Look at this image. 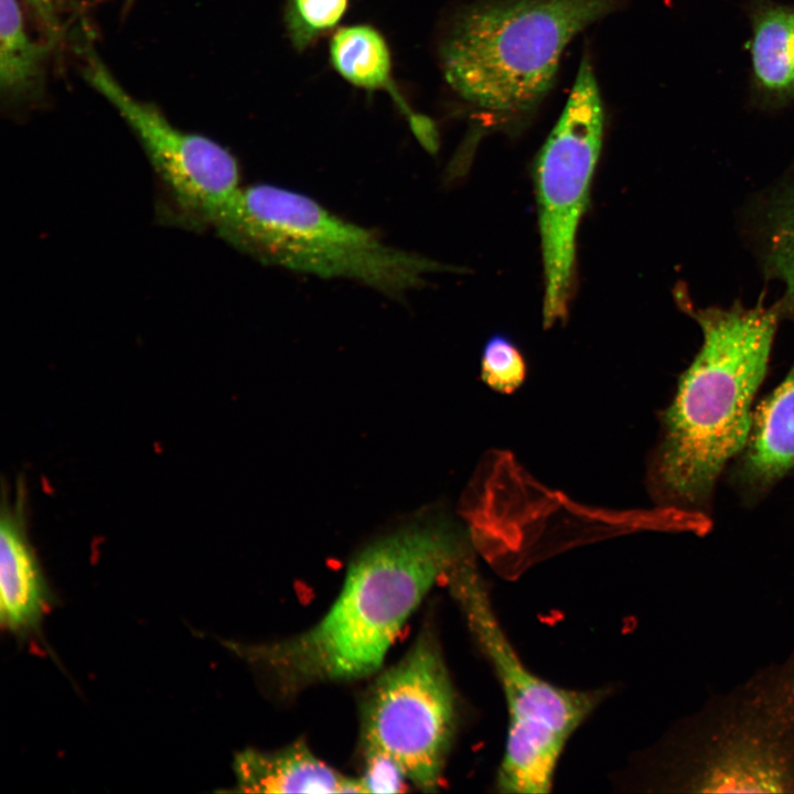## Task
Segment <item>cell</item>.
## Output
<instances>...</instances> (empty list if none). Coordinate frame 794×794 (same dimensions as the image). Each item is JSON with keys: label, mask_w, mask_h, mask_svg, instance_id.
<instances>
[{"label": "cell", "mask_w": 794, "mask_h": 794, "mask_svg": "<svg viewBox=\"0 0 794 794\" xmlns=\"http://www.w3.org/2000/svg\"><path fill=\"white\" fill-rule=\"evenodd\" d=\"M471 555L466 535L453 522L423 517L363 549L331 608L307 631L273 642L225 644L282 695L368 676L433 584Z\"/></svg>", "instance_id": "obj_1"}, {"label": "cell", "mask_w": 794, "mask_h": 794, "mask_svg": "<svg viewBox=\"0 0 794 794\" xmlns=\"http://www.w3.org/2000/svg\"><path fill=\"white\" fill-rule=\"evenodd\" d=\"M679 307L696 321L702 343L662 415V439L650 482L662 503L704 515L719 476L748 441L752 404L765 376L781 319L761 297L748 307L696 305L684 290Z\"/></svg>", "instance_id": "obj_2"}, {"label": "cell", "mask_w": 794, "mask_h": 794, "mask_svg": "<svg viewBox=\"0 0 794 794\" xmlns=\"http://www.w3.org/2000/svg\"><path fill=\"white\" fill-rule=\"evenodd\" d=\"M626 0H482L459 10L438 44L451 90L502 117L533 110L568 43Z\"/></svg>", "instance_id": "obj_3"}, {"label": "cell", "mask_w": 794, "mask_h": 794, "mask_svg": "<svg viewBox=\"0 0 794 794\" xmlns=\"http://www.w3.org/2000/svg\"><path fill=\"white\" fill-rule=\"evenodd\" d=\"M213 227L262 264L353 280L397 299L422 287L430 275L450 270L386 244L311 197L270 184L240 187Z\"/></svg>", "instance_id": "obj_4"}, {"label": "cell", "mask_w": 794, "mask_h": 794, "mask_svg": "<svg viewBox=\"0 0 794 794\" xmlns=\"http://www.w3.org/2000/svg\"><path fill=\"white\" fill-rule=\"evenodd\" d=\"M443 580L504 695L508 722L495 785L503 793H546L568 740L605 691L559 687L527 667L498 620L473 555Z\"/></svg>", "instance_id": "obj_5"}, {"label": "cell", "mask_w": 794, "mask_h": 794, "mask_svg": "<svg viewBox=\"0 0 794 794\" xmlns=\"http://www.w3.org/2000/svg\"><path fill=\"white\" fill-rule=\"evenodd\" d=\"M662 784L689 792L794 793V648L685 728Z\"/></svg>", "instance_id": "obj_6"}, {"label": "cell", "mask_w": 794, "mask_h": 794, "mask_svg": "<svg viewBox=\"0 0 794 794\" xmlns=\"http://www.w3.org/2000/svg\"><path fill=\"white\" fill-rule=\"evenodd\" d=\"M458 723L457 695L432 626L367 691L361 711L364 752L394 759L422 791L441 785Z\"/></svg>", "instance_id": "obj_7"}, {"label": "cell", "mask_w": 794, "mask_h": 794, "mask_svg": "<svg viewBox=\"0 0 794 794\" xmlns=\"http://www.w3.org/2000/svg\"><path fill=\"white\" fill-rule=\"evenodd\" d=\"M603 126L601 95L590 60L584 56L565 109L535 163L546 328L562 321L568 312L575 276L576 236L588 205Z\"/></svg>", "instance_id": "obj_8"}, {"label": "cell", "mask_w": 794, "mask_h": 794, "mask_svg": "<svg viewBox=\"0 0 794 794\" xmlns=\"http://www.w3.org/2000/svg\"><path fill=\"white\" fill-rule=\"evenodd\" d=\"M82 74L137 137L179 216L213 226L242 187L232 152L178 128L155 105L132 96L93 51L85 54Z\"/></svg>", "instance_id": "obj_9"}, {"label": "cell", "mask_w": 794, "mask_h": 794, "mask_svg": "<svg viewBox=\"0 0 794 794\" xmlns=\"http://www.w3.org/2000/svg\"><path fill=\"white\" fill-rule=\"evenodd\" d=\"M0 621L18 637L40 630L53 594L26 532L24 495L3 502L0 517Z\"/></svg>", "instance_id": "obj_10"}, {"label": "cell", "mask_w": 794, "mask_h": 794, "mask_svg": "<svg viewBox=\"0 0 794 794\" xmlns=\"http://www.w3.org/2000/svg\"><path fill=\"white\" fill-rule=\"evenodd\" d=\"M737 459L733 481L749 500L794 471V364L753 410L748 441Z\"/></svg>", "instance_id": "obj_11"}, {"label": "cell", "mask_w": 794, "mask_h": 794, "mask_svg": "<svg viewBox=\"0 0 794 794\" xmlns=\"http://www.w3.org/2000/svg\"><path fill=\"white\" fill-rule=\"evenodd\" d=\"M238 791L248 793H363L351 777L319 759L303 741L281 749H247L235 757Z\"/></svg>", "instance_id": "obj_12"}, {"label": "cell", "mask_w": 794, "mask_h": 794, "mask_svg": "<svg viewBox=\"0 0 794 794\" xmlns=\"http://www.w3.org/2000/svg\"><path fill=\"white\" fill-rule=\"evenodd\" d=\"M744 228L765 279L782 286L783 318L794 323V163L751 205Z\"/></svg>", "instance_id": "obj_13"}, {"label": "cell", "mask_w": 794, "mask_h": 794, "mask_svg": "<svg viewBox=\"0 0 794 794\" xmlns=\"http://www.w3.org/2000/svg\"><path fill=\"white\" fill-rule=\"evenodd\" d=\"M329 57L333 69L351 85L367 92L388 93L425 147L437 148V131L431 120L416 114L398 90L388 43L376 28L361 23L336 29L330 39Z\"/></svg>", "instance_id": "obj_14"}, {"label": "cell", "mask_w": 794, "mask_h": 794, "mask_svg": "<svg viewBox=\"0 0 794 794\" xmlns=\"http://www.w3.org/2000/svg\"><path fill=\"white\" fill-rule=\"evenodd\" d=\"M54 45L29 34L17 0H0V92L4 101L25 104L42 94Z\"/></svg>", "instance_id": "obj_15"}, {"label": "cell", "mask_w": 794, "mask_h": 794, "mask_svg": "<svg viewBox=\"0 0 794 794\" xmlns=\"http://www.w3.org/2000/svg\"><path fill=\"white\" fill-rule=\"evenodd\" d=\"M751 55L760 88L775 96L794 93V10L768 6L757 12Z\"/></svg>", "instance_id": "obj_16"}, {"label": "cell", "mask_w": 794, "mask_h": 794, "mask_svg": "<svg viewBox=\"0 0 794 794\" xmlns=\"http://www.w3.org/2000/svg\"><path fill=\"white\" fill-rule=\"evenodd\" d=\"M350 0H286L283 22L292 46L303 52L335 30Z\"/></svg>", "instance_id": "obj_17"}, {"label": "cell", "mask_w": 794, "mask_h": 794, "mask_svg": "<svg viewBox=\"0 0 794 794\" xmlns=\"http://www.w3.org/2000/svg\"><path fill=\"white\" fill-rule=\"evenodd\" d=\"M526 373L525 360L508 337L495 334L487 340L481 358V377L486 386L509 395L523 385Z\"/></svg>", "instance_id": "obj_18"}, {"label": "cell", "mask_w": 794, "mask_h": 794, "mask_svg": "<svg viewBox=\"0 0 794 794\" xmlns=\"http://www.w3.org/2000/svg\"><path fill=\"white\" fill-rule=\"evenodd\" d=\"M364 768L358 777L363 793H398L408 777L390 757L378 752H364Z\"/></svg>", "instance_id": "obj_19"}, {"label": "cell", "mask_w": 794, "mask_h": 794, "mask_svg": "<svg viewBox=\"0 0 794 794\" xmlns=\"http://www.w3.org/2000/svg\"><path fill=\"white\" fill-rule=\"evenodd\" d=\"M46 33L56 44L62 37L69 15L78 11L77 0H25Z\"/></svg>", "instance_id": "obj_20"}]
</instances>
